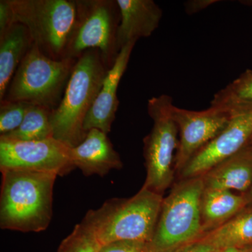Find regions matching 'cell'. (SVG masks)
I'll return each instance as SVG.
<instances>
[{
    "label": "cell",
    "instance_id": "1",
    "mask_svg": "<svg viewBox=\"0 0 252 252\" xmlns=\"http://www.w3.org/2000/svg\"><path fill=\"white\" fill-rule=\"evenodd\" d=\"M1 172V229L23 233L45 230L52 219L54 187L58 175L28 170Z\"/></svg>",
    "mask_w": 252,
    "mask_h": 252
},
{
    "label": "cell",
    "instance_id": "2",
    "mask_svg": "<svg viewBox=\"0 0 252 252\" xmlns=\"http://www.w3.org/2000/svg\"><path fill=\"white\" fill-rule=\"evenodd\" d=\"M108 68L98 49L78 58L59 106L51 112L54 137L71 148L85 139L84 124L98 95Z\"/></svg>",
    "mask_w": 252,
    "mask_h": 252
},
{
    "label": "cell",
    "instance_id": "3",
    "mask_svg": "<svg viewBox=\"0 0 252 252\" xmlns=\"http://www.w3.org/2000/svg\"><path fill=\"white\" fill-rule=\"evenodd\" d=\"M163 198V195L142 187L131 198L109 199L97 210H89L84 220L102 245L120 240L148 245Z\"/></svg>",
    "mask_w": 252,
    "mask_h": 252
},
{
    "label": "cell",
    "instance_id": "4",
    "mask_svg": "<svg viewBox=\"0 0 252 252\" xmlns=\"http://www.w3.org/2000/svg\"><path fill=\"white\" fill-rule=\"evenodd\" d=\"M204 189L202 176L182 179L174 185L162 200L148 252H171L203 235L200 205Z\"/></svg>",
    "mask_w": 252,
    "mask_h": 252
},
{
    "label": "cell",
    "instance_id": "5",
    "mask_svg": "<svg viewBox=\"0 0 252 252\" xmlns=\"http://www.w3.org/2000/svg\"><path fill=\"white\" fill-rule=\"evenodd\" d=\"M13 23L26 26L33 43L54 60L66 59L76 19V0H9Z\"/></svg>",
    "mask_w": 252,
    "mask_h": 252
},
{
    "label": "cell",
    "instance_id": "6",
    "mask_svg": "<svg viewBox=\"0 0 252 252\" xmlns=\"http://www.w3.org/2000/svg\"><path fill=\"white\" fill-rule=\"evenodd\" d=\"M77 60L51 59L33 44L18 66L4 99L29 102L54 110L62 99Z\"/></svg>",
    "mask_w": 252,
    "mask_h": 252
},
{
    "label": "cell",
    "instance_id": "7",
    "mask_svg": "<svg viewBox=\"0 0 252 252\" xmlns=\"http://www.w3.org/2000/svg\"><path fill=\"white\" fill-rule=\"evenodd\" d=\"M173 106L172 97L167 94L152 97L147 104L154 125L144 139L147 177L143 187L161 195L171 186L176 175L179 132L172 115Z\"/></svg>",
    "mask_w": 252,
    "mask_h": 252
},
{
    "label": "cell",
    "instance_id": "8",
    "mask_svg": "<svg viewBox=\"0 0 252 252\" xmlns=\"http://www.w3.org/2000/svg\"><path fill=\"white\" fill-rule=\"evenodd\" d=\"M75 26L68 44L66 59H77L89 49H98L108 69L120 52L117 32L120 11L116 0H76Z\"/></svg>",
    "mask_w": 252,
    "mask_h": 252
},
{
    "label": "cell",
    "instance_id": "9",
    "mask_svg": "<svg viewBox=\"0 0 252 252\" xmlns=\"http://www.w3.org/2000/svg\"><path fill=\"white\" fill-rule=\"evenodd\" d=\"M70 150L54 137L34 141L0 137V170H36L64 176L75 168Z\"/></svg>",
    "mask_w": 252,
    "mask_h": 252
},
{
    "label": "cell",
    "instance_id": "10",
    "mask_svg": "<svg viewBox=\"0 0 252 252\" xmlns=\"http://www.w3.org/2000/svg\"><path fill=\"white\" fill-rule=\"evenodd\" d=\"M172 115L179 132V144L175 160L179 174L199 151L226 127L232 116L220 109L191 111L174 105Z\"/></svg>",
    "mask_w": 252,
    "mask_h": 252
},
{
    "label": "cell",
    "instance_id": "11",
    "mask_svg": "<svg viewBox=\"0 0 252 252\" xmlns=\"http://www.w3.org/2000/svg\"><path fill=\"white\" fill-rule=\"evenodd\" d=\"M252 139V111L232 116L219 135L195 154L178 174L180 180L198 177L229 158L250 143Z\"/></svg>",
    "mask_w": 252,
    "mask_h": 252
},
{
    "label": "cell",
    "instance_id": "12",
    "mask_svg": "<svg viewBox=\"0 0 252 252\" xmlns=\"http://www.w3.org/2000/svg\"><path fill=\"white\" fill-rule=\"evenodd\" d=\"M135 44L136 41H132L124 46L115 63L107 71L98 95L84 122V128L86 132L91 129H98L107 135L110 132L119 105L118 88Z\"/></svg>",
    "mask_w": 252,
    "mask_h": 252
},
{
    "label": "cell",
    "instance_id": "13",
    "mask_svg": "<svg viewBox=\"0 0 252 252\" xmlns=\"http://www.w3.org/2000/svg\"><path fill=\"white\" fill-rule=\"evenodd\" d=\"M70 155L75 168H79L87 177L95 175L103 177L111 170L123 167L120 156L107 134L98 129L88 131L85 139L71 148Z\"/></svg>",
    "mask_w": 252,
    "mask_h": 252
},
{
    "label": "cell",
    "instance_id": "14",
    "mask_svg": "<svg viewBox=\"0 0 252 252\" xmlns=\"http://www.w3.org/2000/svg\"><path fill=\"white\" fill-rule=\"evenodd\" d=\"M120 11L117 32L119 50L132 41L149 37L158 28L162 9L153 0H116Z\"/></svg>",
    "mask_w": 252,
    "mask_h": 252
},
{
    "label": "cell",
    "instance_id": "15",
    "mask_svg": "<svg viewBox=\"0 0 252 252\" xmlns=\"http://www.w3.org/2000/svg\"><path fill=\"white\" fill-rule=\"evenodd\" d=\"M205 189L248 193L252 187V144L202 175Z\"/></svg>",
    "mask_w": 252,
    "mask_h": 252
},
{
    "label": "cell",
    "instance_id": "16",
    "mask_svg": "<svg viewBox=\"0 0 252 252\" xmlns=\"http://www.w3.org/2000/svg\"><path fill=\"white\" fill-rule=\"evenodd\" d=\"M33 44L27 28L20 23H14L0 35V101Z\"/></svg>",
    "mask_w": 252,
    "mask_h": 252
},
{
    "label": "cell",
    "instance_id": "17",
    "mask_svg": "<svg viewBox=\"0 0 252 252\" xmlns=\"http://www.w3.org/2000/svg\"><path fill=\"white\" fill-rule=\"evenodd\" d=\"M248 205L243 194L222 189H204L200 205L203 235L223 224Z\"/></svg>",
    "mask_w": 252,
    "mask_h": 252
},
{
    "label": "cell",
    "instance_id": "18",
    "mask_svg": "<svg viewBox=\"0 0 252 252\" xmlns=\"http://www.w3.org/2000/svg\"><path fill=\"white\" fill-rule=\"evenodd\" d=\"M197 240L220 252L229 248L252 249V205L245 207L228 221L206 232Z\"/></svg>",
    "mask_w": 252,
    "mask_h": 252
},
{
    "label": "cell",
    "instance_id": "19",
    "mask_svg": "<svg viewBox=\"0 0 252 252\" xmlns=\"http://www.w3.org/2000/svg\"><path fill=\"white\" fill-rule=\"evenodd\" d=\"M210 107L230 115L252 111V70L248 69L238 79L214 96Z\"/></svg>",
    "mask_w": 252,
    "mask_h": 252
},
{
    "label": "cell",
    "instance_id": "20",
    "mask_svg": "<svg viewBox=\"0 0 252 252\" xmlns=\"http://www.w3.org/2000/svg\"><path fill=\"white\" fill-rule=\"evenodd\" d=\"M52 110L38 104H31L21 125L3 138L18 141L43 140L54 137L51 116Z\"/></svg>",
    "mask_w": 252,
    "mask_h": 252
},
{
    "label": "cell",
    "instance_id": "21",
    "mask_svg": "<svg viewBox=\"0 0 252 252\" xmlns=\"http://www.w3.org/2000/svg\"><path fill=\"white\" fill-rule=\"evenodd\" d=\"M101 247L94 230L83 220L63 240L58 252H99Z\"/></svg>",
    "mask_w": 252,
    "mask_h": 252
},
{
    "label": "cell",
    "instance_id": "22",
    "mask_svg": "<svg viewBox=\"0 0 252 252\" xmlns=\"http://www.w3.org/2000/svg\"><path fill=\"white\" fill-rule=\"evenodd\" d=\"M31 103L3 99L0 104V136L9 134L21 125Z\"/></svg>",
    "mask_w": 252,
    "mask_h": 252
},
{
    "label": "cell",
    "instance_id": "23",
    "mask_svg": "<svg viewBox=\"0 0 252 252\" xmlns=\"http://www.w3.org/2000/svg\"><path fill=\"white\" fill-rule=\"evenodd\" d=\"M99 252H148V248L142 242L120 240L102 245Z\"/></svg>",
    "mask_w": 252,
    "mask_h": 252
},
{
    "label": "cell",
    "instance_id": "24",
    "mask_svg": "<svg viewBox=\"0 0 252 252\" xmlns=\"http://www.w3.org/2000/svg\"><path fill=\"white\" fill-rule=\"evenodd\" d=\"M13 24H14L13 23V13L9 0H1L0 1V35L4 34Z\"/></svg>",
    "mask_w": 252,
    "mask_h": 252
},
{
    "label": "cell",
    "instance_id": "25",
    "mask_svg": "<svg viewBox=\"0 0 252 252\" xmlns=\"http://www.w3.org/2000/svg\"><path fill=\"white\" fill-rule=\"evenodd\" d=\"M171 252H220L216 248L212 247L200 240H195L180 248L175 249Z\"/></svg>",
    "mask_w": 252,
    "mask_h": 252
},
{
    "label": "cell",
    "instance_id": "26",
    "mask_svg": "<svg viewBox=\"0 0 252 252\" xmlns=\"http://www.w3.org/2000/svg\"><path fill=\"white\" fill-rule=\"evenodd\" d=\"M213 2H216V1H212V0H203V1H190L185 4L186 10L189 14H195L199 12L201 10L206 9L207 6H210Z\"/></svg>",
    "mask_w": 252,
    "mask_h": 252
},
{
    "label": "cell",
    "instance_id": "27",
    "mask_svg": "<svg viewBox=\"0 0 252 252\" xmlns=\"http://www.w3.org/2000/svg\"><path fill=\"white\" fill-rule=\"evenodd\" d=\"M245 198H246L247 202H248V205H252V187L251 189L249 190L248 193L244 194Z\"/></svg>",
    "mask_w": 252,
    "mask_h": 252
},
{
    "label": "cell",
    "instance_id": "28",
    "mask_svg": "<svg viewBox=\"0 0 252 252\" xmlns=\"http://www.w3.org/2000/svg\"><path fill=\"white\" fill-rule=\"evenodd\" d=\"M220 252H243V250L238 248H229L225 249V250H222Z\"/></svg>",
    "mask_w": 252,
    "mask_h": 252
},
{
    "label": "cell",
    "instance_id": "29",
    "mask_svg": "<svg viewBox=\"0 0 252 252\" xmlns=\"http://www.w3.org/2000/svg\"><path fill=\"white\" fill-rule=\"evenodd\" d=\"M243 252H252V249H248V250H243Z\"/></svg>",
    "mask_w": 252,
    "mask_h": 252
},
{
    "label": "cell",
    "instance_id": "30",
    "mask_svg": "<svg viewBox=\"0 0 252 252\" xmlns=\"http://www.w3.org/2000/svg\"><path fill=\"white\" fill-rule=\"evenodd\" d=\"M250 144H252V139L251 142H250Z\"/></svg>",
    "mask_w": 252,
    "mask_h": 252
}]
</instances>
